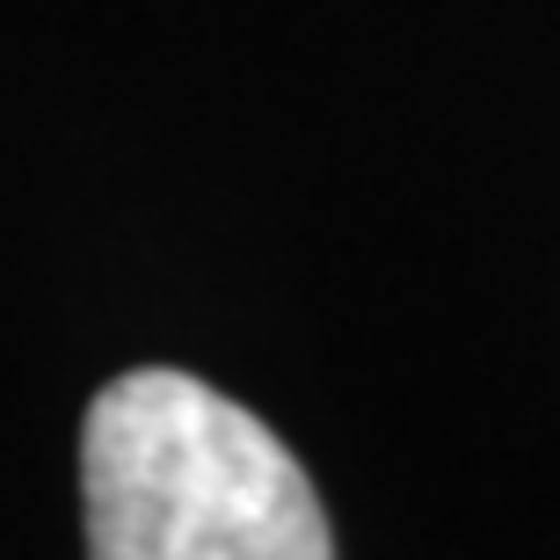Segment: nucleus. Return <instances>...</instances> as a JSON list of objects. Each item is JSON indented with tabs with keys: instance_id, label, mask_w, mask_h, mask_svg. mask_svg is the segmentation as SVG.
<instances>
[{
	"instance_id": "nucleus-1",
	"label": "nucleus",
	"mask_w": 560,
	"mask_h": 560,
	"mask_svg": "<svg viewBox=\"0 0 560 560\" xmlns=\"http://www.w3.org/2000/svg\"><path fill=\"white\" fill-rule=\"evenodd\" d=\"M88 560H335L284 436L189 372H125L81 422Z\"/></svg>"
}]
</instances>
